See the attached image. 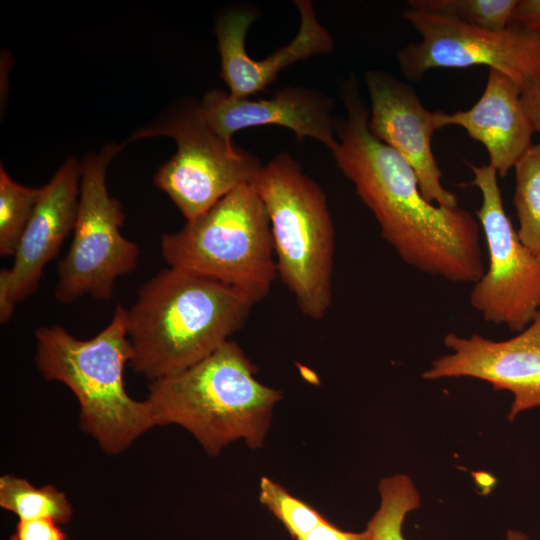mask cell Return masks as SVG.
<instances>
[{
	"mask_svg": "<svg viewBox=\"0 0 540 540\" xmlns=\"http://www.w3.org/2000/svg\"><path fill=\"white\" fill-rule=\"evenodd\" d=\"M514 171L517 234L531 252L540 256V141L524 153Z\"/></svg>",
	"mask_w": 540,
	"mask_h": 540,
	"instance_id": "ac0fdd59",
	"label": "cell"
},
{
	"mask_svg": "<svg viewBox=\"0 0 540 540\" xmlns=\"http://www.w3.org/2000/svg\"><path fill=\"white\" fill-rule=\"evenodd\" d=\"M164 135L177 152L156 172L155 185L191 222L242 184L253 183L262 164L252 153L227 143L201 118L197 105L169 121L136 132L133 140Z\"/></svg>",
	"mask_w": 540,
	"mask_h": 540,
	"instance_id": "9c48e42d",
	"label": "cell"
},
{
	"mask_svg": "<svg viewBox=\"0 0 540 540\" xmlns=\"http://www.w3.org/2000/svg\"><path fill=\"white\" fill-rule=\"evenodd\" d=\"M465 163L474 175L472 185L482 196L476 215L489 255L486 272L474 283L470 304L485 321L519 333L540 311V256L521 242L507 216L496 170Z\"/></svg>",
	"mask_w": 540,
	"mask_h": 540,
	"instance_id": "30bf717a",
	"label": "cell"
},
{
	"mask_svg": "<svg viewBox=\"0 0 540 540\" xmlns=\"http://www.w3.org/2000/svg\"><path fill=\"white\" fill-rule=\"evenodd\" d=\"M259 501L283 524L292 538L297 539L326 518L311 505L293 496L278 482L262 477Z\"/></svg>",
	"mask_w": 540,
	"mask_h": 540,
	"instance_id": "7402d4cb",
	"label": "cell"
},
{
	"mask_svg": "<svg viewBox=\"0 0 540 540\" xmlns=\"http://www.w3.org/2000/svg\"><path fill=\"white\" fill-rule=\"evenodd\" d=\"M198 112L220 138L232 143L234 133L249 127L278 125L294 132L301 142L310 137L336 148L334 101L324 93L306 87H286L272 97L252 100L239 98L222 90L207 92L197 104Z\"/></svg>",
	"mask_w": 540,
	"mask_h": 540,
	"instance_id": "5bb4252c",
	"label": "cell"
},
{
	"mask_svg": "<svg viewBox=\"0 0 540 540\" xmlns=\"http://www.w3.org/2000/svg\"><path fill=\"white\" fill-rule=\"evenodd\" d=\"M262 299L189 270H161L128 310L129 366L150 381L189 368L229 341Z\"/></svg>",
	"mask_w": 540,
	"mask_h": 540,
	"instance_id": "7a4b0ae2",
	"label": "cell"
},
{
	"mask_svg": "<svg viewBox=\"0 0 540 540\" xmlns=\"http://www.w3.org/2000/svg\"><path fill=\"white\" fill-rule=\"evenodd\" d=\"M120 149L109 144L99 154L86 157L81 165L73 238L58 263L54 295L60 303L70 304L84 295L109 300L116 280L137 265V244L120 232L125 221L122 205L106 187L107 167Z\"/></svg>",
	"mask_w": 540,
	"mask_h": 540,
	"instance_id": "52a82bcc",
	"label": "cell"
},
{
	"mask_svg": "<svg viewBox=\"0 0 540 540\" xmlns=\"http://www.w3.org/2000/svg\"><path fill=\"white\" fill-rule=\"evenodd\" d=\"M506 540H529V537L522 531L510 529L507 531Z\"/></svg>",
	"mask_w": 540,
	"mask_h": 540,
	"instance_id": "4316f807",
	"label": "cell"
},
{
	"mask_svg": "<svg viewBox=\"0 0 540 540\" xmlns=\"http://www.w3.org/2000/svg\"><path fill=\"white\" fill-rule=\"evenodd\" d=\"M444 344L450 353L436 358L425 380L470 377L490 383L495 390L513 394L508 420L540 407V311L514 337L495 341L479 334L469 337L448 333Z\"/></svg>",
	"mask_w": 540,
	"mask_h": 540,
	"instance_id": "8fae6325",
	"label": "cell"
},
{
	"mask_svg": "<svg viewBox=\"0 0 540 540\" xmlns=\"http://www.w3.org/2000/svg\"><path fill=\"white\" fill-rule=\"evenodd\" d=\"M368 538L367 530L362 532L343 531L326 519L295 540H368Z\"/></svg>",
	"mask_w": 540,
	"mask_h": 540,
	"instance_id": "d4e9b609",
	"label": "cell"
},
{
	"mask_svg": "<svg viewBox=\"0 0 540 540\" xmlns=\"http://www.w3.org/2000/svg\"><path fill=\"white\" fill-rule=\"evenodd\" d=\"M346 114L336 118V166L377 220L403 262L452 283H475L485 268L479 222L468 211L429 202L410 164L372 135L369 109L352 76L341 85Z\"/></svg>",
	"mask_w": 540,
	"mask_h": 540,
	"instance_id": "6da1fadb",
	"label": "cell"
},
{
	"mask_svg": "<svg viewBox=\"0 0 540 540\" xmlns=\"http://www.w3.org/2000/svg\"><path fill=\"white\" fill-rule=\"evenodd\" d=\"M256 373L240 345L227 341L189 368L151 381L146 401L155 426H182L211 456L239 439L261 448L282 394Z\"/></svg>",
	"mask_w": 540,
	"mask_h": 540,
	"instance_id": "3957f363",
	"label": "cell"
},
{
	"mask_svg": "<svg viewBox=\"0 0 540 540\" xmlns=\"http://www.w3.org/2000/svg\"><path fill=\"white\" fill-rule=\"evenodd\" d=\"M408 7L501 31L509 26L518 0H409Z\"/></svg>",
	"mask_w": 540,
	"mask_h": 540,
	"instance_id": "44dd1931",
	"label": "cell"
},
{
	"mask_svg": "<svg viewBox=\"0 0 540 540\" xmlns=\"http://www.w3.org/2000/svg\"><path fill=\"white\" fill-rule=\"evenodd\" d=\"M0 506L19 520L51 519L58 524H66L73 513L66 495L53 485L35 487L12 474L0 478Z\"/></svg>",
	"mask_w": 540,
	"mask_h": 540,
	"instance_id": "e0dca14e",
	"label": "cell"
},
{
	"mask_svg": "<svg viewBox=\"0 0 540 540\" xmlns=\"http://www.w3.org/2000/svg\"><path fill=\"white\" fill-rule=\"evenodd\" d=\"M365 81L372 135L410 164L429 202L458 207L456 195L441 183L442 172L432 151V136L439 129L436 112L426 109L412 86L385 71L369 70Z\"/></svg>",
	"mask_w": 540,
	"mask_h": 540,
	"instance_id": "7c38bea8",
	"label": "cell"
},
{
	"mask_svg": "<svg viewBox=\"0 0 540 540\" xmlns=\"http://www.w3.org/2000/svg\"><path fill=\"white\" fill-rule=\"evenodd\" d=\"M300 15V26L294 39L264 59L251 58L245 48V39L257 14L247 8L229 10L216 25L220 76L229 93L239 98L263 91L272 84L285 68L314 55L333 50V39L317 19L310 0L294 1Z\"/></svg>",
	"mask_w": 540,
	"mask_h": 540,
	"instance_id": "9a60e30c",
	"label": "cell"
},
{
	"mask_svg": "<svg viewBox=\"0 0 540 540\" xmlns=\"http://www.w3.org/2000/svg\"><path fill=\"white\" fill-rule=\"evenodd\" d=\"M128 310L118 304L110 323L81 340L62 326L37 329L35 362L46 380L65 384L80 404V426L108 454L125 451L155 426L146 400L127 392L124 369L132 358Z\"/></svg>",
	"mask_w": 540,
	"mask_h": 540,
	"instance_id": "277c9868",
	"label": "cell"
},
{
	"mask_svg": "<svg viewBox=\"0 0 540 540\" xmlns=\"http://www.w3.org/2000/svg\"><path fill=\"white\" fill-rule=\"evenodd\" d=\"M81 171L77 160L69 158L41 187L40 197L13 256V265L0 271L1 324L9 321L17 303L36 292L44 268L73 232Z\"/></svg>",
	"mask_w": 540,
	"mask_h": 540,
	"instance_id": "4fadbf2b",
	"label": "cell"
},
{
	"mask_svg": "<svg viewBox=\"0 0 540 540\" xmlns=\"http://www.w3.org/2000/svg\"><path fill=\"white\" fill-rule=\"evenodd\" d=\"M509 26L540 31V0H518Z\"/></svg>",
	"mask_w": 540,
	"mask_h": 540,
	"instance_id": "cb8c5ba5",
	"label": "cell"
},
{
	"mask_svg": "<svg viewBox=\"0 0 540 540\" xmlns=\"http://www.w3.org/2000/svg\"><path fill=\"white\" fill-rule=\"evenodd\" d=\"M270 220L277 276L301 313L323 319L332 303L335 229L322 188L288 153L254 181Z\"/></svg>",
	"mask_w": 540,
	"mask_h": 540,
	"instance_id": "5b68a950",
	"label": "cell"
},
{
	"mask_svg": "<svg viewBox=\"0 0 540 540\" xmlns=\"http://www.w3.org/2000/svg\"><path fill=\"white\" fill-rule=\"evenodd\" d=\"M41 188L23 186L0 168V255L14 256L28 225Z\"/></svg>",
	"mask_w": 540,
	"mask_h": 540,
	"instance_id": "ffe728a7",
	"label": "cell"
},
{
	"mask_svg": "<svg viewBox=\"0 0 540 540\" xmlns=\"http://www.w3.org/2000/svg\"><path fill=\"white\" fill-rule=\"evenodd\" d=\"M402 17L421 37L397 52L400 70L410 81H419L435 68L485 65L522 89L540 82V31L512 26L495 31L410 7Z\"/></svg>",
	"mask_w": 540,
	"mask_h": 540,
	"instance_id": "ba28073f",
	"label": "cell"
},
{
	"mask_svg": "<svg viewBox=\"0 0 540 540\" xmlns=\"http://www.w3.org/2000/svg\"><path fill=\"white\" fill-rule=\"evenodd\" d=\"M441 129L462 127L489 155V164L499 176H506L531 147L535 132L522 102V88L507 75L489 69L481 97L468 110L455 113L436 111Z\"/></svg>",
	"mask_w": 540,
	"mask_h": 540,
	"instance_id": "2e32d148",
	"label": "cell"
},
{
	"mask_svg": "<svg viewBox=\"0 0 540 540\" xmlns=\"http://www.w3.org/2000/svg\"><path fill=\"white\" fill-rule=\"evenodd\" d=\"M169 266L265 298L277 277L270 220L255 183L242 184L203 215L161 237Z\"/></svg>",
	"mask_w": 540,
	"mask_h": 540,
	"instance_id": "8992f818",
	"label": "cell"
},
{
	"mask_svg": "<svg viewBox=\"0 0 540 540\" xmlns=\"http://www.w3.org/2000/svg\"><path fill=\"white\" fill-rule=\"evenodd\" d=\"M59 525L51 519L19 520L10 540H67Z\"/></svg>",
	"mask_w": 540,
	"mask_h": 540,
	"instance_id": "603a6c76",
	"label": "cell"
},
{
	"mask_svg": "<svg viewBox=\"0 0 540 540\" xmlns=\"http://www.w3.org/2000/svg\"><path fill=\"white\" fill-rule=\"evenodd\" d=\"M380 505L367 523L368 540H406L402 527L406 516L421 505V497L406 474L380 480Z\"/></svg>",
	"mask_w": 540,
	"mask_h": 540,
	"instance_id": "d6986e66",
	"label": "cell"
},
{
	"mask_svg": "<svg viewBox=\"0 0 540 540\" xmlns=\"http://www.w3.org/2000/svg\"><path fill=\"white\" fill-rule=\"evenodd\" d=\"M522 102L534 131L540 135V82L522 89Z\"/></svg>",
	"mask_w": 540,
	"mask_h": 540,
	"instance_id": "484cf974",
	"label": "cell"
}]
</instances>
